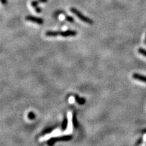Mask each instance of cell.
Instances as JSON below:
<instances>
[{
    "label": "cell",
    "mask_w": 146,
    "mask_h": 146,
    "mask_svg": "<svg viewBox=\"0 0 146 146\" xmlns=\"http://www.w3.org/2000/svg\"><path fill=\"white\" fill-rule=\"evenodd\" d=\"M138 52H139V54H141V55L146 57V50L144 49V48H139V49H138Z\"/></svg>",
    "instance_id": "obj_6"
},
{
    "label": "cell",
    "mask_w": 146,
    "mask_h": 146,
    "mask_svg": "<svg viewBox=\"0 0 146 146\" xmlns=\"http://www.w3.org/2000/svg\"><path fill=\"white\" fill-rule=\"evenodd\" d=\"M132 77L135 80H138L139 81L143 82L144 83H146V76L142 75V74H138V73H134L132 75Z\"/></svg>",
    "instance_id": "obj_4"
},
{
    "label": "cell",
    "mask_w": 146,
    "mask_h": 146,
    "mask_svg": "<svg viewBox=\"0 0 146 146\" xmlns=\"http://www.w3.org/2000/svg\"><path fill=\"white\" fill-rule=\"evenodd\" d=\"M70 11L72 12V13H74L76 17H78V18L81 20V21H83L84 23H87V24H93V23H94L92 20L90 19V18H88V17L84 16V15L82 14V13H80V12H79L78 10H77L76 9L71 8Z\"/></svg>",
    "instance_id": "obj_2"
},
{
    "label": "cell",
    "mask_w": 146,
    "mask_h": 146,
    "mask_svg": "<svg viewBox=\"0 0 146 146\" xmlns=\"http://www.w3.org/2000/svg\"><path fill=\"white\" fill-rule=\"evenodd\" d=\"M65 18H66V20H67V21H69V22H71V23L74 22V20H73V18L71 17L65 16Z\"/></svg>",
    "instance_id": "obj_7"
},
{
    "label": "cell",
    "mask_w": 146,
    "mask_h": 146,
    "mask_svg": "<svg viewBox=\"0 0 146 146\" xmlns=\"http://www.w3.org/2000/svg\"><path fill=\"white\" fill-rule=\"evenodd\" d=\"M144 43H145V44L146 45V35H145V40H144Z\"/></svg>",
    "instance_id": "obj_9"
},
{
    "label": "cell",
    "mask_w": 146,
    "mask_h": 146,
    "mask_svg": "<svg viewBox=\"0 0 146 146\" xmlns=\"http://www.w3.org/2000/svg\"><path fill=\"white\" fill-rule=\"evenodd\" d=\"M0 2L3 4H7V0H0Z\"/></svg>",
    "instance_id": "obj_8"
},
{
    "label": "cell",
    "mask_w": 146,
    "mask_h": 146,
    "mask_svg": "<svg viewBox=\"0 0 146 146\" xmlns=\"http://www.w3.org/2000/svg\"><path fill=\"white\" fill-rule=\"evenodd\" d=\"M144 132H146V129L144 130Z\"/></svg>",
    "instance_id": "obj_10"
},
{
    "label": "cell",
    "mask_w": 146,
    "mask_h": 146,
    "mask_svg": "<svg viewBox=\"0 0 146 146\" xmlns=\"http://www.w3.org/2000/svg\"><path fill=\"white\" fill-rule=\"evenodd\" d=\"M48 0H34L31 3V5L32 7H34V9L37 8L38 7V4H40V3H45L46 2H48Z\"/></svg>",
    "instance_id": "obj_5"
},
{
    "label": "cell",
    "mask_w": 146,
    "mask_h": 146,
    "mask_svg": "<svg viewBox=\"0 0 146 146\" xmlns=\"http://www.w3.org/2000/svg\"><path fill=\"white\" fill-rule=\"evenodd\" d=\"M46 36L47 37H56V36H62V37H72L76 36L77 35V32L75 31H66L64 32L61 31H48L46 32Z\"/></svg>",
    "instance_id": "obj_1"
},
{
    "label": "cell",
    "mask_w": 146,
    "mask_h": 146,
    "mask_svg": "<svg viewBox=\"0 0 146 146\" xmlns=\"http://www.w3.org/2000/svg\"><path fill=\"white\" fill-rule=\"evenodd\" d=\"M25 20H26V21L37 23V24H43V22H44V21H43V20L42 19V18H38V17H36L31 16V15L26 16L25 18Z\"/></svg>",
    "instance_id": "obj_3"
}]
</instances>
